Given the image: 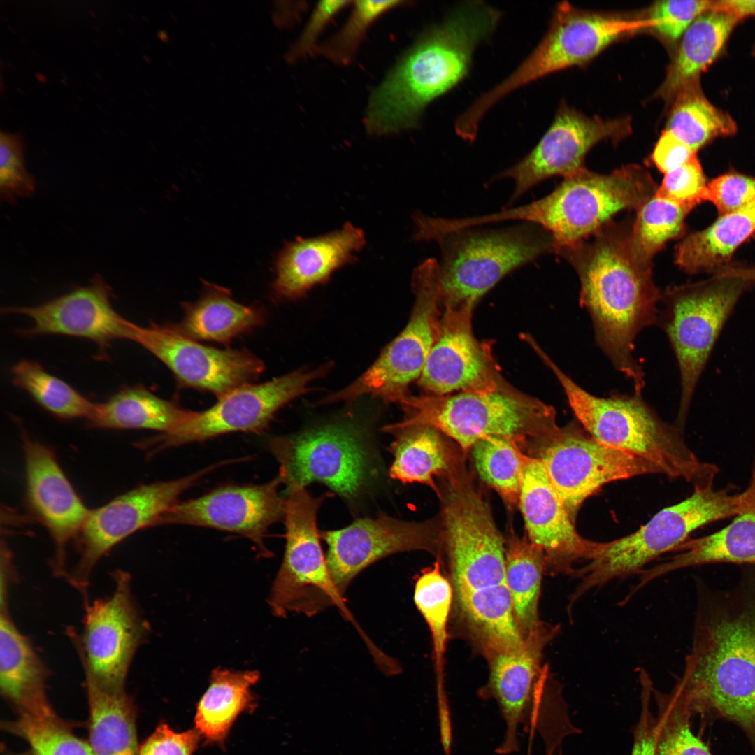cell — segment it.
<instances>
[{
	"instance_id": "cell-1",
	"label": "cell",
	"mask_w": 755,
	"mask_h": 755,
	"mask_svg": "<svg viewBox=\"0 0 755 755\" xmlns=\"http://www.w3.org/2000/svg\"><path fill=\"white\" fill-rule=\"evenodd\" d=\"M703 589L691 649L673 689L692 715L734 722L755 747V563L731 589Z\"/></svg>"
},
{
	"instance_id": "cell-2",
	"label": "cell",
	"mask_w": 755,
	"mask_h": 755,
	"mask_svg": "<svg viewBox=\"0 0 755 755\" xmlns=\"http://www.w3.org/2000/svg\"><path fill=\"white\" fill-rule=\"evenodd\" d=\"M631 225L612 221L588 238L559 250L580 282L579 303L588 312L596 342L615 369L642 395L645 373L634 357L635 340L658 323L661 292L652 264L640 260L631 243Z\"/></svg>"
},
{
	"instance_id": "cell-3",
	"label": "cell",
	"mask_w": 755,
	"mask_h": 755,
	"mask_svg": "<svg viewBox=\"0 0 755 755\" xmlns=\"http://www.w3.org/2000/svg\"><path fill=\"white\" fill-rule=\"evenodd\" d=\"M501 17L483 1H467L423 33L373 91L364 115L368 132L382 136L417 127L426 106L465 78L476 48Z\"/></svg>"
},
{
	"instance_id": "cell-4",
	"label": "cell",
	"mask_w": 755,
	"mask_h": 755,
	"mask_svg": "<svg viewBox=\"0 0 755 755\" xmlns=\"http://www.w3.org/2000/svg\"><path fill=\"white\" fill-rule=\"evenodd\" d=\"M536 353L556 376L575 417L590 436L647 461L671 479H683L693 488L712 486L717 466L701 461L686 445L683 430L661 419L642 396L591 394L542 349Z\"/></svg>"
},
{
	"instance_id": "cell-5",
	"label": "cell",
	"mask_w": 755,
	"mask_h": 755,
	"mask_svg": "<svg viewBox=\"0 0 755 755\" xmlns=\"http://www.w3.org/2000/svg\"><path fill=\"white\" fill-rule=\"evenodd\" d=\"M396 403L405 416L394 426H431L454 440L463 454L478 440L492 436L512 440L528 454L561 427L552 406L519 391L503 378L487 392L407 394Z\"/></svg>"
},
{
	"instance_id": "cell-6",
	"label": "cell",
	"mask_w": 755,
	"mask_h": 755,
	"mask_svg": "<svg viewBox=\"0 0 755 755\" xmlns=\"http://www.w3.org/2000/svg\"><path fill=\"white\" fill-rule=\"evenodd\" d=\"M751 512H755V467L742 492L695 487L690 496L662 509L636 531L601 542L593 557L573 573L578 582L571 597L579 601L614 580L639 575L661 554L674 552L698 528Z\"/></svg>"
},
{
	"instance_id": "cell-7",
	"label": "cell",
	"mask_w": 755,
	"mask_h": 755,
	"mask_svg": "<svg viewBox=\"0 0 755 755\" xmlns=\"http://www.w3.org/2000/svg\"><path fill=\"white\" fill-rule=\"evenodd\" d=\"M657 189L649 172L638 164L604 174L583 167L565 178L547 196L484 215L481 221L484 224L512 220L535 224L551 235L556 253L588 238L617 213L638 210Z\"/></svg>"
},
{
	"instance_id": "cell-8",
	"label": "cell",
	"mask_w": 755,
	"mask_h": 755,
	"mask_svg": "<svg viewBox=\"0 0 755 755\" xmlns=\"http://www.w3.org/2000/svg\"><path fill=\"white\" fill-rule=\"evenodd\" d=\"M755 285V268L726 266L704 280L669 287L661 294L658 322L677 360L681 395L675 424L683 429L696 388L727 320Z\"/></svg>"
},
{
	"instance_id": "cell-9",
	"label": "cell",
	"mask_w": 755,
	"mask_h": 755,
	"mask_svg": "<svg viewBox=\"0 0 755 755\" xmlns=\"http://www.w3.org/2000/svg\"><path fill=\"white\" fill-rule=\"evenodd\" d=\"M526 224L498 230L469 228L437 238L442 253V307L474 308L510 272L554 252L550 234L535 224Z\"/></svg>"
},
{
	"instance_id": "cell-10",
	"label": "cell",
	"mask_w": 755,
	"mask_h": 755,
	"mask_svg": "<svg viewBox=\"0 0 755 755\" xmlns=\"http://www.w3.org/2000/svg\"><path fill=\"white\" fill-rule=\"evenodd\" d=\"M443 479L438 495L442 545L454 592L505 583L506 541L489 503L463 464Z\"/></svg>"
},
{
	"instance_id": "cell-11",
	"label": "cell",
	"mask_w": 755,
	"mask_h": 755,
	"mask_svg": "<svg viewBox=\"0 0 755 755\" xmlns=\"http://www.w3.org/2000/svg\"><path fill=\"white\" fill-rule=\"evenodd\" d=\"M325 498L314 497L299 485L287 487L285 550L269 598L275 616L296 612L311 617L336 606L353 621L345 598L333 587L319 541L317 514Z\"/></svg>"
},
{
	"instance_id": "cell-12",
	"label": "cell",
	"mask_w": 755,
	"mask_h": 755,
	"mask_svg": "<svg viewBox=\"0 0 755 755\" xmlns=\"http://www.w3.org/2000/svg\"><path fill=\"white\" fill-rule=\"evenodd\" d=\"M652 27L647 17L632 20L582 10L563 1L533 51L508 78L477 98L471 110L482 117L515 90L551 73L587 63L626 34Z\"/></svg>"
},
{
	"instance_id": "cell-13",
	"label": "cell",
	"mask_w": 755,
	"mask_h": 755,
	"mask_svg": "<svg viewBox=\"0 0 755 755\" xmlns=\"http://www.w3.org/2000/svg\"><path fill=\"white\" fill-rule=\"evenodd\" d=\"M439 263L427 259L414 271L415 302L403 330L357 380L324 402L349 401L366 395L396 403L418 380L438 335L441 315Z\"/></svg>"
},
{
	"instance_id": "cell-14",
	"label": "cell",
	"mask_w": 755,
	"mask_h": 755,
	"mask_svg": "<svg viewBox=\"0 0 755 755\" xmlns=\"http://www.w3.org/2000/svg\"><path fill=\"white\" fill-rule=\"evenodd\" d=\"M530 456L541 461L574 522L584 501L603 485L661 474L652 463L602 443L573 422L560 427Z\"/></svg>"
},
{
	"instance_id": "cell-15",
	"label": "cell",
	"mask_w": 755,
	"mask_h": 755,
	"mask_svg": "<svg viewBox=\"0 0 755 755\" xmlns=\"http://www.w3.org/2000/svg\"><path fill=\"white\" fill-rule=\"evenodd\" d=\"M326 369H299L265 382L236 387L218 397L210 408L196 412L175 431L147 439L140 446L154 453L229 433L261 431L281 408L306 393Z\"/></svg>"
},
{
	"instance_id": "cell-16",
	"label": "cell",
	"mask_w": 755,
	"mask_h": 755,
	"mask_svg": "<svg viewBox=\"0 0 755 755\" xmlns=\"http://www.w3.org/2000/svg\"><path fill=\"white\" fill-rule=\"evenodd\" d=\"M218 463L190 475L140 485L92 510L78 537L80 558L69 581L86 599L91 573L97 562L135 532L159 526L180 496L198 480L224 465Z\"/></svg>"
},
{
	"instance_id": "cell-17",
	"label": "cell",
	"mask_w": 755,
	"mask_h": 755,
	"mask_svg": "<svg viewBox=\"0 0 755 755\" xmlns=\"http://www.w3.org/2000/svg\"><path fill=\"white\" fill-rule=\"evenodd\" d=\"M108 596L85 603L83 631H71L85 679L110 691L124 690L129 669L147 633L133 599L128 574L116 571Z\"/></svg>"
},
{
	"instance_id": "cell-18",
	"label": "cell",
	"mask_w": 755,
	"mask_h": 755,
	"mask_svg": "<svg viewBox=\"0 0 755 755\" xmlns=\"http://www.w3.org/2000/svg\"><path fill=\"white\" fill-rule=\"evenodd\" d=\"M270 447L286 486L321 482L340 496L358 494L368 477L366 451L354 430L328 425L274 438Z\"/></svg>"
},
{
	"instance_id": "cell-19",
	"label": "cell",
	"mask_w": 755,
	"mask_h": 755,
	"mask_svg": "<svg viewBox=\"0 0 755 755\" xmlns=\"http://www.w3.org/2000/svg\"><path fill=\"white\" fill-rule=\"evenodd\" d=\"M129 340L143 347L172 372L180 386L218 397L252 383L264 370L246 350L218 349L199 343L173 324H131Z\"/></svg>"
},
{
	"instance_id": "cell-20",
	"label": "cell",
	"mask_w": 755,
	"mask_h": 755,
	"mask_svg": "<svg viewBox=\"0 0 755 755\" xmlns=\"http://www.w3.org/2000/svg\"><path fill=\"white\" fill-rule=\"evenodd\" d=\"M320 538L328 545L326 565L343 598L355 577L378 560L412 550L427 551L438 558L442 547L440 519L408 522L383 513L340 529L320 531Z\"/></svg>"
},
{
	"instance_id": "cell-21",
	"label": "cell",
	"mask_w": 755,
	"mask_h": 755,
	"mask_svg": "<svg viewBox=\"0 0 755 755\" xmlns=\"http://www.w3.org/2000/svg\"><path fill=\"white\" fill-rule=\"evenodd\" d=\"M631 131L628 117H590L562 105L536 146L496 178L515 181L512 203L544 180L555 175L565 178L584 167V159L596 143L606 139L619 141Z\"/></svg>"
},
{
	"instance_id": "cell-22",
	"label": "cell",
	"mask_w": 755,
	"mask_h": 755,
	"mask_svg": "<svg viewBox=\"0 0 755 755\" xmlns=\"http://www.w3.org/2000/svg\"><path fill=\"white\" fill-rule=\"evenodd\" d=\"M283 482L278 472L264 484L226 485L178 501L162 517L159 526H194L235 533L254 542L263 556H270L264 540L268 528L284 519L285 498L279 494Z\"/></svg>"
},
{
	"instance_id": "cell-23",
	"label": "cell",
	"mask_w": 755,
	"mask_h": 755,
	"mask_svg": "<svg viewBox=\"0 0 755 755\" xmlns=\"http://www.w3.org/2000/svg\"><path fill=\"white\" fill-rule=\"evenodd\" d=\"M443 308L438 335L419 385L436 396L493 390L502 377L491 345L474 336L473 308Z\"/></svg>"
},
{
	"instance_id": "cell-24",
	"label": "cell",
	"mask_w": 755,
	"mask_h": 755,
	"mask_svg": "<svg viewBox=\"0 0 755 755\" xmlns=\"http://www.w3.org/2000/svg\"><path fill=\"white\" fill-rule=\"evenodd\" d=\"M518 506L527 538L545 554V574L572 575L575 565L590 560L601 545L578 533L542 463L527 454Z\"/></svg>"
},
{
	"instance_id": "cell-25",
	"label": "cell",
	"mask_w": 755,
	"mask_h": 755,
	"mask_svg": "<svg viewBox=\"0 0 755 755\" xmlns=\"http://www.w3.org/2000/svg\"><path fill=\"white\" fill-rule=\"evenodd\" d=\"M112 296L110 287L97 275L90 285L42 304L5 308L2 312L24 315L31 319L33 326L21 330V334L86 338L95 343L106 357L112 342L129 339L131 324L115 310Z\"/></svg>"
},
{
	"instance_id": "cell-26",
	"label": "cell",
	"mask_w": 755,
	"mask_h": 755,
	"mask_svg": "<svg viewBox=\"0 0 755 755\" xmlns=\"http://www.w3.org/2000/svg\"><path fill=\"white\" fill-rule=\"evenodd\" d=\"M23 444L28 503L50 534L53 570L63 575L67 547L78 538L92 510L77 495L50 447L27 436Z\"/></svg>"
},
{
	"instance_id": "cell-27",
	"label": "cell",
	"mask_w": 755,
	"mask_h": 755,
	"mask_svg": "<svg viewBox=\"0 0 755 755\" xmlns=\"http://www.w3.org/2000/svg\"><path fill=\"white\" fill-rule=\"evenodd\" d=\"M364 231L350 223L315 238H297L278 254L272 284L278 299L303 296L314 286L326 282L340 267L354 261V253L365 244Z\"/></svg>"
},
{
	"instance_id": "cell-28",
	"label": "cell",
	"mask_w": 755,
	"mask_h": 755,
	"mask_svg": "<svg viewBox=\"0 0 755 755\" xmlns=\"http://www.w3.org/2000/svg\"><path fill=\"white\" fill-rule=\"evenodd\" d=\"M0 689L17 715L55 713L46 695L48 671L8 607H0Z\"/></svg>"
},
{
	"instance_id": "cell-29",
	"label": "cell",
	"mask_w": 755,
	"mask_h": 755,
	"mask_svg": "<svg viewBox=\"0 0 755 755\" xmlns=\"http://www.w3.org/2000/svg\"><path fill=\"white\" fill-rule=\"evenodd\" d=\"M383 431L394 436L389 447L394 456L389 469L392 479L426 484L438 496L435 477H447L463 463L447 437L431 426L387 425Z\"/></svg>"
},
{
	"instance_id": "cell-30",
	"label": "cell",
	"mask_w": 755,
	"mask_h": 755,
	"mask_svg": "<svg viewBox=\"0 0 755 755\" xmlns=\"http://www.w3.org/2000/svg\"><path fill=\"white\" fill-rule=\"evenodd\" d=\"M666 561L643 570L635 586L642 589L654 580L686 568L714 563H755V512L739 515L724 528L689 539Z\"/></svg>"
},
{
	"instance_id": "cell-31",
	"label": "cell",
	"mask_w": 755,
	"mask_h": 755,
	"mask_svg": "<svg viewBox=\"0 0 755 755\" xmlns=\"http://www.w3.org/2000/svg\"><path fill=\"white\" fill-rule=\"evenodd\" d=\"M203 282L200 298L182 303L184 317L177 326L187 336L226 344L263 324L265 314L261 308L236 301L224 287Z\"/></svg>"
},
{
	"instance_id": "cell-32",
	"label": "cell",
	"mask_w": 755,
	"mask_h": 755,
	"mask_svg": "<svg viewBox=\"0 0 755 755\" xmlns=\"http://www.w3.org/2000/svg\"><path fill=\"white\" fill-rule=\"evenodd\" d=\"M195 412L138 384L122 387L105 402L94 403L87 421L95 428L149 429L167 434L189 422Z\"/></svg>"
},
{
	"instance_id": "cell-33",
	"label": "cell",
	"mask_w": 755,
	"mask_h": 755,
	"mask_svg": "<svg viewBox=\"0 0 755 755\" xmlns=\"http://www.w3.org/2000/svg\"><path fill=\"white\" fill-rule=\"evenodd\" d=\"M754 235L755 199L687 235L675 248V263L690 274L714 273L728 266L735 251Z\"/></svg>"
},
{
	"instance_id": "cell-34",
	"label": "cell",
	"mask_w": 755,
	"mask_h": 755,
	"mask_svg": "<svg viewBox=\"0 0 755 755\" xmlns=\"http://www.w3.org/2000/svg\"><path fill=\"white\" fill-rule=\"evenodd\" d=\"M738 22L729 14L710 9L698 16L682 36L656 95L673 99L687 84L700 76L717 58Z\"/></svg>"
},
{
	"instance_id": "cell-35",
	"label": "cell",
	"mask_w": 755,
	"mask_h": 755,
	"mask_svg": "<svg viewBox=\"0 0 755 755\" xmlns=\"http://www.w3.org/2000/svg\"><path fill=\"white\" fill-rule=\"evenodd\" d=\"M454 594L459 612L486 656L524 647L505 583Z\"/></svg>"
},
{
	"instance_id": "cell-36",
	"label": "cell",
	"mask_w": 755,
	"mask_h": 755,
	"mask_svg": "<svg viewBox=\"0 0 755 755\" xmlns=\"http://www.w3.org/2000/svg\"><path fill=\"white\" fill-rule=\"evenodd\" d=\"M257 671L217 668L197 705L195 729L211 742H223L238 716L253 710L251 687L258 681Z\"/></svg>"
},
{
	"instance_id": "cell-37",
	"label": "cell",
	"mask_w": 755,
	"mask_h": 755,
	"mask_svg": "<svg viewBox=\"0 0 755 755\" xmlns=\"http://www.w3.org/2000/svg\"><path fill=\"white\" fill-rule=\"evenodd\" d=\"M89 743L95 755H138L136 710L125 692L107 691L85 679Z\"/></svg>"
},
{
	"instance_id": "cell-38",
	"label": "cell",
	"mask_w": 755,
	"mask_h": 755,
	"mask_svg": "<svg viewBox=\"0 0 755 755\" xmlns=\"http://www.w3.org/2000/svg\"><path fill=\"white\" fill-rule=\"evenodd\" d=\"M546 561L543 552L527 537L512 533L505 545V583L510 594L516 621L525 639L542 623L538 605Z\"/></svg>"
},
{
	"instance_id": "cell-39",
	"label": "cell",
	"mask_w": 755,
	"mask_h": 755,
	"mask_svg": "<svg viewBox=\"0 0 755 755\" xmlns=\"http://www.w3.org/2000/svg\"><path fill=\"white\" fill-rule=\"evenodd\" d=\"M672 100L666 130L696 153L714 138L732 136L737 131L733 117L706 98L700 80L682 87Z\"/></svg>"
},
{
	"instance_id": "cell-40",
	"label": "cell",
	"mask_w": 755,
	"mask_h": 755,
	"mask_svg": "<svg viewBox=\"0 0 755 755\" xmlns=\"http://www.w3.org/2000/svg\"><path fill=\"white\" fill-rule=\"evenodd\" d=\"M480 477L510 507L518 506L526 453L501 436L478 440L470 450Z\"/></svg>"
},
{
	"instance_id": "cell-41",
	"label": "cell",
	"mask_w": 755,
	"mask_h": 755,
	"mask_svg": "<svg viewBox=\"0 0 755 755\" xmlns=\"http://www.w3.org/2000/svg\"><path fill=\"white\" fill-rule=\"evenodd\" d=\"M13 383L26 391L41 408L64 420L88 419L94 403L39 364L23 359L11 370Z\"/></svg>"
},
{
	"instance_id": "cell-42",
	"label": "cell",
	"mask_w": 755,
	"mask_h": 755,
	"mask_svg": "<svg viewBox=\"0 0 755 755\" xmlns=\"http://www.w3.org/2000/svg\"><path fill=\"white\" fill-rule=\"evenodd\" d=\"M691 208L655 194L638 210L631 224L632 247L642 261L652 264L654 256L670 240L682 236Z\"/></svg>"
},
{
	"instance_id": "cell-43",
	"label": "cell",
	"mask_w": 755,
	"mask_h": 755,
	"mask_svg": "<svg viewBox=\"0 0 755 755\" xmlns=\"http://www.w3.org/2000/svg\"><path fill=\"white\" fill-rule=\"evenodd\" d=\"M2 728L28 745L22 752L5 750L3 755H95L89 742L77 737L71 724L56 713L18 715L15 720L2 722Z\"/></svg>"
},
{
	"instance_id": "cell-44",
	"label": "cell",
	"mask_w": 755,
	"mask_h": 755,
	"mask_svg": "<svg viewBox=\"0 0 755 755\" xmlns=\"http://www.w3.org/2000/svg\"><path fill=\"white\" fill-rule=\"evenodd\" d=\"M443 575L438 560L423 570L417 577L414 591V601L426 622L432 638L438 687H443V657L448 638L447 624L451 610L454 589Z\"/></svg>"
},
{
	"instance_id": "cell-45",
	"label": "cell",
	"mask_w": 755,
	"mask_h": 755,
	"mask_svg": "<svg viewBox=\"0 0 755 755\" xmlns=\"http://www.w3.org/2000/svg\"><path fill=\"white\" fill-rule=\"evenodd\" d=\"M652 696L657 706L654 755H712L693 733V715L681 695L673 688L663 693L653 686Z\"/></svg>"
},
{
	"instance_id": "cell-46",
	"label": "cell",
	"mask_w": 755,
	"mask_h": 755,
	"mask_svg": "<svg viewBox=\"0 0 755 755\" xmlns=\"http://www.w3.org/2000/svg\"><path fill=\"white\" fill-rule=\"evenodd\" d=\"M347 22L338 33L322 45L316 52L330 61L347 65L354 57L369 27L385 13L408 4L402 1H356Z\"/></svg>"
},
{
	"instance_id": "cell-47",
	"label": "cell",
	"mask_w": 755,
	"mask_h": 755,
	"mask_svg": "<svg viewBox=\"0 0 755 755\" xmlns=\"http://www.w3.org/2000/svg\"><path fill=\"white\" fill-rule=\"evenodd\" d=\"M35 180L24 166L23 142L18 134H0V195L13 203L35 190Z\"/></svg>"
},
{
	"instance_id": "cell-48",
	"label": "cell",
	"mask_w": 755,
	"mask_h": 755,
	"mask_svg": "<svg viewBox=\"0 0 755 755\" xmlns=\"http://www.w3.org/2000/svg\"><path fill=\"white\" fill-rule=\"evenodd\" d=\"M712 3L709 0L659 1L649 8L647 18L652 21V29L674 42L698 16L710 10Z\"/></svg>"
},
{
	"instance_id": "cell-49",
	"label": "cell",
	"mask_w": 755,
	"mask_h": 755,
	"mask_svg": "<svg viewBox=\"0 0 755 755\" xmlns=\"http://www.w3.org/2000/svg\"><path fill=\"white\" fill-rule=\"evenodd\" d=\"M707 180L696 154L665 174L655 195L693 209L704 201Z\"/></svg>"
},
{
	"instance_id": "cell-50",
	"label": "cell",
	"mask_w": 755,
	"mask_h": 755,
	"mask_svg": "<svg viewBox=\"0 0 755 755\" xmlns=\"http://www.w3.org/2000/svg\"><path fill=\"white\" fill-rule=\"evenodd\" d=\"M755 199V178L726 173L707 182L704 201L712 203L720 215L733 212Z\"/></svg>"
},
{
	"instance_id": "cell-51",
	"label": "cell",
	"mask_w": 755,
	"mask_h": 755,
	"mask_svg": "<svg viewBox=\"0 0 755 755\" xmlns=\"http://www.w3.org/2000/svg\"><path fill=\"white\" fill-rule=\"evenodd\" d=\"M200 736L196 729L177 733L161 724L139 747L138 755H192Z\"/></svg>"
},
{
	"instance_id": "cell-52",
	"label": "cell",
	"mask_w": 755,
	"mask_h": 755,
	"mask_svg": "<svg viewBox=\"0 0 755 755\" xmlns=\"http://www.w3.org/2000/svg\"><path fill=\"white\" fill-rule=\"evenodd\" d=\"M350 1H322L315 6L306 26L289 53L292 60L305 57L318 47L317 41L332 18L346 8Z\"/></svg>"
},
{
	"instance_id": "cell-53",
	"label": "cell",
	"mask_w": 755,
	"mask_h": 755,
	"mask_svg": "<svg viewBox=\"0 0 755 755\" xmlns=\"http://www.w3.org/2000/svg\"><path fill=\"white\" fill-rule=\"evenodd\" d=\"M696 152L685 143L668 130H664L657 141L652 160L663 173L680 167L688 161Z\"/></svg>"
},
{
	"instance_id": "cell-54",
	"label": "cell",
	"mask_w": 755,
	"mask_h": 755,
	"mask_svg": "<svg viewBox=\"0 0 755 755\" xmlns=\"http://www.w3.org/2000/svg\"><path fill=\"white\" fill-rule=\"evenodd\" d=\"M652 689L641 687V711L638 724L633 731V746L631 755H654L656 719L651 711Z\"/></svg>"
},
{
	"instance_id": "cell-55",
	"label": "cell",
	"mask_w": 755,
	"mask_h": 755,
	"mask_svg": "<svg viewBox=\"0 0 755 755\" xmlns=\"http://www.w3.org/2000/svg\"><path fill=\"white\" fill-rule=\"evenodd\" d=\"M711 9L725 12L740 22L746 17H755V0L713 1Z\"/></svg>"
},
{
	"instance_id": "cell-56",
	"label": "cell",
	"mask_w": 755,
	"mask_h": 755,
	"mask_svg": "<svg viewBox=\"0 0 755 755\" xmlns=\"http://www.w3.org/2000/svg\"><path fill=\"white\" fill-rule=\"evenodd\" d=\"M754 54H755V50H754Z\"/></svg>"
}]
</instances>
